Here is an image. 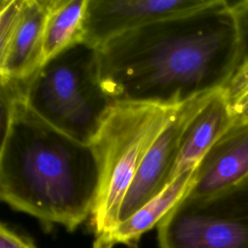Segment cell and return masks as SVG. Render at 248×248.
Wrapping results in <instances>:
<instances>
[{"label":"cell","instance_id":"cell-1","mask_svg":"<svg viewBox=\"0 0 248 248\" xmlns=\"http://www.w3.org/2000/svg\"><path fill=\"white\" fill-rule=\"evenodd\" d=\"M238 37L231 3L199 10L119 35L98 48L102 86L113 102L178 107L224 89Z\"/></svg>","mask_w":248,"mask_h":248},{"label":"cell","instance_id":"cell-2","mask_svg":"<svg viewBox=\"0 0 248 248\" xmlns=\"http://www.w3.org/2000/svg\"><path fill=\"white\" fill-rule=\"evenodd\" d=\"M0 198L46 228L73 232L90 218L99 186L91 144L55 129L35 114L19 80L1 81Z\"/></svg>","mask_w":248,"mask_h":248},{"label":"cell","instance_id":"cell-3","mask_svg":"<svg viewBox=\"0 0 248 248\" xmlns=\"http://www.w3.org/2000/svg\"><path fill=\"white\" fill-rule=\"evenodd\" d=\"M178 107L140 102H114L110 107L91 142L99 167L90 216L94 243L119 223L123 201L141 163Z\"/></svg>","mask_w":248,"mask_h":248},{"label":"cell","instance_id":"cell-4","mask_svg":"<svg viewBox=\"0 0 248 248\" xmlns=\"http://www.w3.org/2000/svg\"><path fill=\"white\" fill-rule=\"evenodd\" d=\"M22 97L44 121L85 144H91L114 103L101 83L98 48L85 42L66 48L22 80Z\"/></svg>","mask_w":248,"mask_h":248},{"label":"cell","instance_id":"cell-5","mask_svg":"<svg viewBox=\"0 0 248 248\" xmlns=\"http://www.w3.org/2000/svg\"><path fill=\"white\" fill-rule=\"evenodd\" d=\"M159 248H248V178L205 198L185 197L157 226Z\"/></svg>","mask_w":248,"mask_h":248},{"label":"cell","instance_id":"cell-6","mask_svg":"<svg viewBox=\"0 0 248 248\" xmlns=\"http://www.w3.org/2000/svg\"><path fill=\"white\" fill-rule=\"evenodd\" d=\"M213 93L198 96L176 108L141 163L123 201L119 223L134 214L170 183L171 170L186 129Z\"/></svg>","mask_w":248,"mask_h":248},{"label":"cell","instance_id":"cell-7","mask_svg":"<svg viewBox=\"0 0 248 248\" xmlns=\"http://www.w3.org/2000/svg\"><path fill=\"white\" fill-rule=\"evenodd\" d=\"M209 0H88L83 42L100 48L109 40L153 22L189 14Z\"/></svg>","mask_w":248,"mask_h":248},{"label":"cell","instance_id":"cell-8","mask_svg":"<svg viewBox=\"0 0 248 248\" xmlns=\"http://www.w3.org/2000/svg\"><path fill=\"white\" fill-rule=\"evenodd\" d=\"M248 178V119L234 120L195 170L188 198H205Z\"/></svg>","mask_w":248,"mask_h":248},{"label":"cell","instance_id":"cell-9","mask_svg":"<svg viewBox=\"0 0 248 248\" xmlns=\"http://www.w3.org/2000/svg\"><path fill=\"white\" fill-rule=\"evenodd\" d=\"M50 0H24L17 28L0 54V79L24 80L43 65L44 34Z\"/></svg>","mask_w":248,"mask_h":248},{"label":"cell","instance_id":"cell-10","mask_svg":"<svg viewBox=\"0 0 248 248\" xmlns=\"http://www.w3.org/2000/svg\"><path fill=\"white\" fill-rule=\"evenodd\" d=\"M233 121L231 105L223 89L214 92L188 125L170 174L177 176L196 169L206 152Z\"/></svg>","mask_w":248,"mask_h":248},{"label":"cell","instance_id":"cell-11","mask_svg":"<svg viewBox=\"0 0 248 248\" xmlns=\"http://www.w3.org/2000/svg\"><path fill=\"white\" fill-rule=\"evenodd\" d=\"M195 170H190L177 176L156 197L130 217L118 223L108 236L100 242L94 243L93 248H112L115 245L138 248L141 236L158 226L188 194Z\"/></svg>","mask_w":248,"mask_h":248},{"label":"cell","instance_id":"cell-12","mask_svg":"<svg viewBox=\"0 0 248 248\" xmlns=\"http://www.w3.org/2000/svg\"><path fill=\"white\" fill-rule=\"evenodd\" d=\"M88 0H50L46 17L43 64L71 46L83 42Z\"/></svg>","mask_w":248,"mask_h":248},{"label":"cell","instance_id":"cell-13","mask_svg":"<svg viewBox=\"0 0 248 248\" xmlns=\"http://www.w3.org/2000/svg\"><path fill=\"white\" fill-rule=\"evenodd\" d=\"M231 8L234 16L238 37V50L233 77L248 68V0L231 3Z\"/></svg>","mask_w":248,"mask_h":248},{"label":"cell","instance_id":"cell-14","mask_svg":"<svg viewBox=\"0 0 248 248\" xmlns=\"http://www.w3.org/2000/svg\"><path fill=\"white\" fill-rule=\"evenodd\" d=\"M24 0L0 1V54L9 46L20 20Z\"/></svg>","mask_w":248,"mask_h":248},{"label":"cell","instance_id":"cell-15","mask_svg":"<svg viewBox=\"0 0 248 248\" xmlns=\"http://www.w3.org/2000/svg\"><path fill=\"white\" fill-rule=\"evenodd\" d=\"M0 248H38L32 240L18 233L7 224L0 225Z\"/></svg>","mask_w":248,"mask_h":248},{"label":"cell","instance_id":"cell-16","mask_svg":"<svg viewBox=\"0 0 248 248\" xmlns=\"http://www.w3.org/2000/svg\"><path fill=\"white\" fill-rule=\"evenodd\" d=\"M231 108L234 120L248 119V90L231 105Z\"/></svg>","mask_w":248,"mask_h":248}]
</instances>
